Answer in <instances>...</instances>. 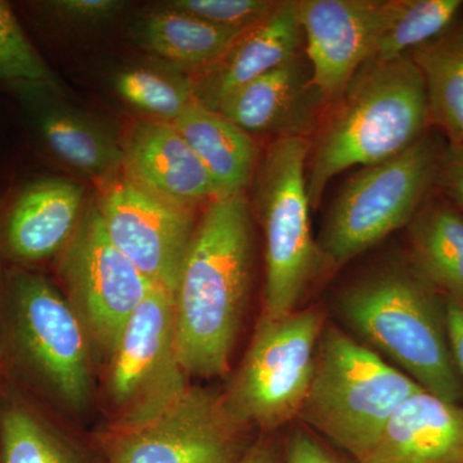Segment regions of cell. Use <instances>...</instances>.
<instances>
[{"mask_svg":"<svg viewBox=\"0 0 463 463\" xmlns=\"http://www.w3.org/2000/svg\"><path fill=\"white\" fill-rule=\"evenodd\" d=\"M245 194L219 197L197 224L174 294L176 361L184 373L228 370L251 277Z\"/></svg>","mask_w":463,"mask_h":463,"instance_id":"1","label":"cell"},{"mask_svg":"<svg viewBox=\"0 0 463 463\" xmlns=\"http://www.w3.org/2000/svg\"><path fill=\"white\" fill-rule=\"evenodd\" d=\"M340 315L377 354L386 355L425 392L449 404L463 401L446 322V300L414 270L394 265L344 289Z\"/></svg>","mask_w":463,"mask_h":463,"instance_id":"3","label":"cell"},{"mask_svg":"<svg viewBox=\"0 0 463 463\" xmlns=\"http://www.w3.org/2000/svg\"><path fill=\"white\" fill-rule=\"evenodd\" d=\"M41 5L66 23L94 25L111 20L125 7V3L120 0H54Z\"/></svg>","mask_w":463,"mask_h":463,"instance_id":"29","label":"cell"},{"mask_svg":"<svg viewBox=\"0 0 463 463\" xmlns=\"http://www.w3.org/2000/svg\"><path fill=\"white\" fill-rule=\"evenodd\" d=\"M279 2L273 0H172L163 7L190 14L210 25L245 33L272 14Z\"/></svg>","mask_w":463,"mask_h":463,"instance_id":"28","label":"cell"},{"mask_svg":"<svg viewBox=\"0 0 463 463\" xmlns=\"http://www.w3.org/2000/svg\"><path fill=\"white\" fill-rule=\"evenodd\" d=\"M103 181L97 207L109 240L152 285L175 294L196 209L160 199L124 174Z\"/></svg>","mask_w":463,"mask_h":463,"instance_id":"10","label":"cell"},{"mask_svg":"<svg viewBox=\"0 0 463 463\" xmlns=\"http://www.w3.org/2000/svg\"><path fill=\"white\" fill-rule=\"evenodd\" d=\"M84 188L63 178L33 183L9 212L5 239L23 260L50 258L69 242L80 222Z\"/></svg>","mask_w":463,"mask_h":463,"instance_id":"18","label":"cell"},{"mask_svg":"<svg viewBox=\"0 0 463 463\" xmlns=\"http://www.w3.org/2000/svg\"><path fill=\"white\" fill-rule=\"evenodd\" d=\"M239 463H281V456L274 441L261 439L252 443Z\"/></svg>","mask_w":463,"mask_h":463,"instance_id":"33","label":"cell"},{"mask_svg":"<svg viewBox=\"0 0 463 463\" xmlns=\"http://www.w3.org/2000/svg\"><path fill=\"white\" fill-rule=\"evenodd\" d=\"M446 145L428 132L397 156L355 173L326 219L323 258L344 265L410 224L435 188Z\"/></svg>","mask_w":463,"mask_h":463,"instance_id":"6","label":"cell"},{"mask_svg":"<svg viewBox=\"0 0 463 463\" xmlns=\"http://www.w3.org/2000/svg\"><path fill=\"white\" fill-rule=\"evenodd\" d=\"M358 463H463V407L421 390L398 408Z\"/></svg>","mask_w":463,"mask_h":463,"instance_id":"17","label":"cell"},{"mask_svg":"<svg viewBox=\"0 0 463 463\" xmlns=\"http://www.w3.org/2000/svg\"><path fill=\"white\" fill-rule=\"evenodd\" d=\"M386 0H298V17L313 83L336 103L367 62Z\"/></svg>","mask_w":463,"mask_h":463,"instance_id":"12","label":"cell"},{"mask_svg":"<svg viewBox=\"0 0 463 463\" xmlns=\"http://www.w3.org/2000/svg\"><path fill=\"white\" fill-rule=\"evenodd\" d=\"M435 188L463 212V146L444 147Z\"/></svg>","mask_w":463,"mask_h":463,"instance_id":"30","label":"cell"},{"mask_svg":"<svg viewBox=\"0 0 463 463\" xmlns=\"http://www.w3.org/2000/svg\"><path fill=\"white\" fill-rule=\"evenodd\" d=\"M408 56L425 83L430 127L447 145L463 146V21Z\"/></svg>","mask_w":463,"mask_h":463,"instance_id":"22","label":"cell"},{"mask_svg":"<svg viewBox=\"0 0 463 463\" xmlns=\"http://www.w3.org/2000/svg\"><path fill=\"white\" fill-rule=\"evenodd\" d=\"M461 0H386L383 21L367 63L408 56L455 23Z\"/></svg>","mask_w":463,"mask_h":463,"instance_id":"24","label":"cell"},{"mask_svg":"<svg viewBox=\"0 0 463 463\" xmlns=\"http://www.w3.org/2000/svg\"><path fill=\"white\" fill-rule=\"evenodd\" d=\"M0 80L25 90H56L57 80L18 23L0 0Z\"/></svg>","mask_w":463,"mask_h":463,"instance_id":"26","label":"cell"},{"mask_svg":"<svg viewBox=\"0 0 463 463\" xmlns=\"http://www.w3.org/2000/svg\"><path fill=\"white\" fill-rule=\"evenodd\" d=\"M421 390L373 349L328 325L298 417L359 461L398 408Z\"/></svg>","mask_w":463,"mask_h":463,"instance_id":"4","label":"cell"},{"mask_svg":"<svg viewBox=\"0 0 463 463\" xmlns=\"http://www.w3.org/2000/svg\"><path fill=\"white\" fill-rule=\"evenodd\" d=\"M250 426L223 395L185 386L147 412L130 414L109 441V463H239L252 444Z\"/></svg>","mask_w":463,"mask_h":463,"instance_id":"7","label":"cell"},{"mask_svg":"<svg viewBox=\"0 0 463 463\" xmlns=\"http://www.w3.org/2000/svg\"><path fill=\"white\" fill-rule=\"evenodd\" d=\"M325 100L309 62L298 54L222 100L215 111L246 133L307 138L319 127Z\"/></svg>","mask_w":463,"mask_h":463,"instance_id":"14","label":"cell"},{"mask_svg":"<svg viewBox=\"0 0 463 463\" xmlns=\"http://www.w3.org/2000/svg\"><path fill=\"white\" fill-rule=\"evenodd\" d=\"M2 444L3 463H80L53 432L23 410L3 417Z\"/></svg>","mask_w":463,"mask_h":463,"instance_id":"27","label":"cell"},{"mask_svg":"<svg viewBox=\"0 0 463 463\" xmlns=\"http://www.w3.org/2000/svg\"><path fill=\"white\" fill-rule=\"evenodd\" d=\"M61 272L76 315L114 354L125 325L154 285L109 240L97 203L85 210L67 242Z\"/></svg>","mask_w":463,"mask_h":463,"instance_id":"9","label":"cell"},{"mask_svg":"<svg viewBox=\"0 0 463 463\" xmlns=\"http://www.w3.org/2000/svg\"><path fill=\"white\" fill-rule=\"evenodd\" d=\"M35 108L39 134L58 160L78 172L103 179L121 169L123 147L99 124L53 103L41 102Z\"/></svg>","mask_w":463,"mask_h":463,"instance_id":"23","label":"cell"},{"mask_svg":"<svg viewBox=\"0 0 463 463\" xmlns=\"http://www.w3.org/2000/svg\"><path fill=\"white\" fill-rule=\"evenodd\" d=\"M303 45L297 2H279L272 14L241 33L212 70L192 80L194 96L216 109L233 91L297 57Z\"/></svg>","mask_w":463,"mask_h":463,"instance_id":"16","label":"cell"},{"mask_svg":"<svg viewBox=\"0 0 463 463\" xmlns=\"http://www.w3.org/2000/svg\"><path fill=\"white\" fill-rule=\"evenodd\" d=\"M115 90L134 109L164 123H173L197 100L190 79L148 67L116 75Z\"/></svg>","mask_w":463,"mask_h":463,"instance_id":"25","label":"cell"},{"mask_svg":"<svg viewBox=\"0 0 463 463\" xmlns=\"http://www.w3.org/2000/svg\"><path fill=\"white\" fill-rule=\"evenodd\" d=\"M21 337L33 361L67 403L81 407L90 390L83 323L50 282L24 277L17 283Z\"/></svg>","mask_w":463,"mask_h":463,"instance_id":"13","label":"cell"},{"mask_svg":"<svg viewBox=\"0 0 463 463\" xmlns=\"http://www.w3.org/2000/svg\"><path fill=\"white\" fill-rule=\"evenodd\" d=\"M309 152L307 138H277L259 172L255 203L265 239V318L295 312L321 265L310 225Z\"/></svg>","mask_w":463,"mask_h":463,"instance_id":"5","label":"cell"},{"mask_svg":"<svg viewBox=\"0 0 463 463\" xmlns=\"http://www.w3.org/2000/svg\"><path fill=\"white\" fill-rule=\"evenodd\" d=\"M285 463H337L307 431H295L289 439Z\"/></svg>","mask_w":463,"mask_h":463,"instance_id":"31","label":"cell"},{"mask_svg":"<svg viewBox=\"0 0 463 463\" xmlns=\"http://www.w3.org/2000/svg\"><path fill=\"white\" fill-rule=\"evenodd\" d=\"M323 327L317 309H297L277 319L261 317L239 373L223 395L239 421L270 430L298 417Z\"/></svg>","mask_w":463,"mask_h":463,"instance_id":"8","label":"cell"},{"mask_svg":"<svg viewBox=\"0 0 463 463\" xmlns=\"http://www.w3.org/2000/svg\"><path fill=\"white\" fill-rule=\"evenodd\" d=\"M124 175L175 205L196 209L219 199L212 176L172 123L142 121L123 146Z\"/></svg>","mask_w":463,"mask_h":463,"instance_id":"15","label":"cell"},{"mask_svg":"<svg viewBox=\"0 0 463 463\" xmlns=\"http://www.w3.org/2000/svg\"><path fill=\"white\" fill-rule=\"evenodd\" d=\"M241 33L163 5L139 18L133 29L142 50L194 72L196 78L212 70Z\"/></svg>","mask_w":463,"mask_h":463,"instance_id":"21","label":"cell"},{"mask_svg":"<svg viewBox=\"0 0 463 463\" xmlns=\"http://www.w3.org/2000/svg\"><path fill=\"white\" fill-rule=\"evenodd\" d=\"M172 124L206 167L219 197L245 194L257 165V146L249 133L199 100Z\"/></svg>","mask_w":463,"mask_h":463,"instance_id":"19","label":"cell"},{"mask_svg":"<svg viewBox=\"0 0 463 463\" xmlns=\"http://www.w3.org/2000/svg\"><path fill=\"white\" fill-rule=\"evenodd\" d=\"M310 145L307 188L313 209L337 174L397 156L430 129L421 72L410 56L367 63Z\"/></svg>","mask_w":463,"mask_h":463,"instance_id":"2","label":"cell"},{"mask_svg":"<svg viewBox=\"0 0 463 463\" xmlns=\"http://www.w3.org/2000/svg\"><path fill=\"white\" fill-rule=\"evenodd\" d=\"M448 337L457 367L463 377V304L446 298Z\"/></svg>","mask_w":463,"mask_h":463,"instance_id":"32","label":"cell"},{"mask_svg":"<svg viewBox=\"0 0 463 463\" xmlns=\"http://www.w3.org/2000/svg\"><path fill=\"white\" fill-rule=\"evenodd\" d=\"M412 267L446 298L463 304V213L429 194L410 223Z\"/></svg>","mask_w":463,"mask_h":463,"instance_id":"20","label":"cell"},{"mask_svg":"<svg viewBox=\"0 0 463 463\" xmlns=\"http://www.w3.org/2000/svg\"><path fill=\"white\" fill-rule=\"evenodd\" d=\"M176 361L174 294L152 286L125 325L112 354L111 392L130 414L147 412L185 388Z\"/></svg>","mask_w":463,"mask_h":463,"instance_id":"11","label":"cell"}]
</instances>
